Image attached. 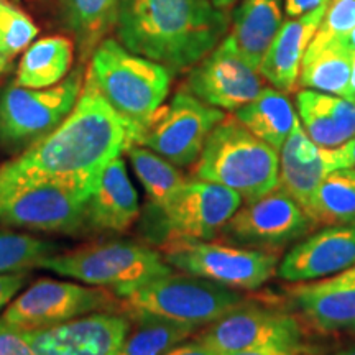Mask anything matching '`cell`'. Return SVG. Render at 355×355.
<instances>
[{"instance_id":"obj_1","label":"cell","mask_w":355,"mask_h":355,"mask_svg":"<svg viewBox=\"0 0 355 355\" xmlns=\"http://www.w3.org/2000/svg\"><path fill=\"white\" fill-rule=\"evenodd\" d=\"M128 146L125 122L87 76L68 117L19 158L0 166V194L56 184L89 198L102 170Z\"/></svg>"},{"instance_id":"obj_2","label":"cell","mask_w":355,"mask_h":355,"mask_svg":"<svg viewBox=\"0 0 355 355\" xmlns=\"http://www.w3.org/2000/svg\"><path fill=\"white\" fill-rule=\"evenodd\" d=\"M114 26L128 51L180 73L214 50L230 20L211 0H119Z\"/></svg>"},{"instance_id":"obj_3","label":"cell","mask_w":355,"mask_h":355,"mask_svg":"<svg viewBox=\"0 0 355 355\" xmlns=\"http://www.w3.org/2000/svg\"><path fill=\"white\" fill-rule=\"evenodd\" d=\"M89 78L125 122L130 145H137L144 128L166 101L171 71L128 51L117 40L104 38L92 51Z\"/></svg>"},{"instance_id":"obj_4","label":"cell","mask_w":355,"mask_h":355,"mask_svg":"<svg viewBox=\"0 0 355 355\" xmlns=\"http://www.w3.org/2000/svg\"><path fill=\"white\" fill-rule=\"evenodd\" d=\"M279 155L235 117H225L207 137L194 175L225 186L242 201H255L278 186Z\"/></svg>"},{"instance_id":"obj_5","label":"cell","mask_w":355,"mask_h":355,"mask_svg":"<svg viewBox=\"0 0 355 355\" xmlns=\"http://www.w3.org/2000/svg\"><path fill=\"white\" fill-rule=\"evenodd\" d=\"M40 268L76 278L87 285L109 286L121 298L173 273L157 250L125 241L94 243L64 255H50L40 263Z\"/></svg>"},{"instance_id":"obj_6","label":"cell","mask_w":355,"mask_h":355,"mask_svg":"<svg viewBox=\"0 0 355 355\" xmlns=\"http://www.w3.org/2000/svg\"><path fill=\"white\" fill-rule=\"evenodd\" d=\"M123 300L132 313L152 314L193 327L209 326L247 303L245 296L234 288L175 273L137 288Z\"/></svg>"},{"instance_id":"obj_7","label":"cell","mask_w":355,"mask_h":355,"mask_svg":"<svg viewBox=\"0 0 355 355\" xmlns=\"http://www.w3.org/2000/svg\"><path fill=\"white\" fill-rule=\"evenodd\" d=\"M242 202V198L225 186L198 178L188 180L165 206L148 207L145 230L166 245L183 241H211Z\"/></svg>"},{"instance_id":"obj_8","label":"cell","mask_w":355,"mask_h":355,"mask_svg":"<svg viewBox=\"0 0 355 355\" xmlns=\"http://www.w3.org/2000/svg\"><path fill=\"white\" fill-rule=\"evenodd\" d=\"M83 87V68H76L63 81L46 89L8 84L0 92V141L24 146L46 137L74 109Z\"/></svg>"},{"instance_id":"obj_9","label":"cell","mask_w":355,"mask_h":355,"mask_svg":"<svg viewBox=\"0 0 355 355\" xmlns=\"http://www.w3.org/2000/svg\"><path fill=\"white\" fill-rule=\"evenodd\" d=\"M165 260L171 268L206 278L234 290H257L277 273L279 255L232 243L183 241L168 243Z\"/></svg>"},{"instance_id":"obj_10","label":"cell","mask_w":355,"mask_h":355,"mask_svg":"<svg viewBox=\"0 0 355 355\" xmlns=\"http://www.w3.org/2000/svg\"><path fill=\"white\" fill-rule=\"evenodd\" d=\"M225 115L189 91H180L162 105L144 128L137 145L146 146L175 166H191L201 157L207 137Z\"/></svg>"},{"instance_id":"obj_11","label":"cell","mask_w":355,"mask_h":355,"mask_svg":"<svg viewBox=\"0 0 355 355\" xmlns=\"http://www.w3.org/2000/svg\"><path fill=\"white\" fill-rule=\"evenodd\" d=\"M306 211L282 189L275 188L245 202L225 222L219 237L232 245L279 254L314 229Z\"/></svg>"},{"instance_id":"obj_12","label":"cell","mask_w":355,"mask_h":355,"mask_svg":"<svg viewBox=\"0 0 355 355\" xmlns=\"http://www.w3.org/2000/svg\"><path fill=\"white\" fill-rule=\"evenodd\" d=\"M196 339L217 355L273 344H304L303 326L295 314L248 301L209 324Z\"/></svg>"},{"instance_id":"obj_13","label":"cell","mask_w":355,"mask_h":355,"mask_svg":"<svg viewBox=\"0 0 355 355\" xmlns=\"http://www.w3.org/2000/svg\"><path fill=\"white\" fill-rule=\"evenodd\" d=\"M110 304H114V300L102 290L69 282L40 279L12 301L2 314V321L20 332L37 331L107 309Z\"/></svg>"},{"instance_id":"obj_14","label":"cell","mask_w":355,"mask_h":355,"mask_svg":"<svg viewBox=\"0 0 355 355\" xmlns=\"http://www.w3.org/2000/svg\"><path fill=\"white\" fill-rule=\"evenodd\" d=\"M87 196L56 184L0 194V225L40 232L74 234L86 225Z\"/></svg>"},{"instance_id":"obj_15","label":"cell","mask_w":355,"mask_h":355,"mask_svg":"<svg viewBox=\"0 0 355 355\" xmlns=\"http://www.w3.org/2000/svg\"><path fill=\"white\" fill-rule=\"evenodd\" d=\"M261 89V74L245 63L225 40L193 66L186 83V91L204 104L230 112L254 101Z\"/></svg>"},{"instance_id":"obj_16","label":"cell","mask_w":355,"mask_h":355,"mask_svg":"<svg viewBox=\"0 0 355 355\" xmlns=\"http://www.w3.org/2000/svg\"><path fill=\"white\" fill-rule=\"evenodd\" d=\"M352 166L349 141L343 146L326 148L309 139L300 119L279 148L278 188L298 202L308 214L314 194L331 171Z\"/></svg>"},{"instance_id":"obj_17","label":"cell","mask_w":355,"mask_h":355,"mask_svg":"<svg viewBox=\"0 0 355 355\" xmlns=\"http://www.w3.org/2000/svg\"><path fill=\"white\" fill-rule=\"evenodd\" d=\"M128 331L127 318L94 313L21 336L37 355H119Z\"/></svg>"},{"instance_id":"obj_18","label":"cell","mask_w":355,"mask_h":355,"mask_svg":"<svg viewBox=\"0 0 355 355\" xmlns=\"http://www.w3.org/2000/svg\"><path fill=\"white\" fill-rule=\"evenodd\" d=\"M355 266V227L327 225L293 245L279 260L277 275L290 283H304Z\"/></svg>"},{"instance_id":"obj_19","label":"cell","mask_w":355,"mask_h":355,"mask_svg":"<svg viewBox=\"0 0 355 355\" xmlns=\"http://www.w3.org/2000/svg\"><path fill=\"white\" fill-rule=\"evenodd\" d=\"M288 295L314 331L355 334V266L326 279L298 283Z\"/></svg>"},{"instance_id":"obj_20","label":"cell","mask_w":355,"mask_h":355,"mask_svg":"<svg viewBox=\"0 0 355 355\" xmlns=\"http://www.w3.org/2000/svg\"><path fill=\"white\" fill-rule=\"evenodd\" d=\"M326 8L327 3H324L313 12L283 21L259 68L261 78L275 89L286 94L296 91L303 56L321 25Z\"/></svg>"},{"instance_id":"obj_21","label":"cell","mask_w":355,"mask_h":355,"mask_svg":"<svg viewBox=\"0 0 355 355\" xmlns=\"http://www.w3.org/2000/svg\"><path fill=\"white\" fill-rule=\"evenodd\" d=\"M140 216L139 194L121 157L107 163L86 202V225L97 230H127Z\"/></svg>"},{"instance_id":"obj_22","label":"cell","mask_w":355,"mask_h":355,"mask_svg":"<svg viewBox=\"0 0 355 355\" xmlns=\"http://www.w3.org/2000/svg\"><path fill=\"white\" fill-rule=\"evenodd\" d=\"M283 0H239L224 40L259 71L266 50L283 25Z\"/></svg>"},{"instance_id":"obj_23","label":"cell","mask_w":355,"mask_h":355,"mask_svg":"<svg viewBox=\"0 0 355 355\" xmlns=\"http://www.w3.org/2000/svg\"><path fill=\"white\" fill-rule=\"evenodd\" d=\"M301 125L319 146L336 148L355 137V102L345 97L303 89L296 94Z\"/></svg>"},{"instance_id":"obj_24","label":"cell","mask_w":355,"mask_h":355,"mask_svg":"<svg viewBox=\"0 0 355 355\" xmlns=\"http://www.w3.org/2000/svg\"><path fill=\"white\" fill-rule=\"evenodd\" d=\"M234 117L257 139L263 140L279 152L298 115L286 92L275 87H263L254 101L235 110Z\"/></svg>"},{"instance_id":"obj_25","label":"cell","mask_w":355,"mask_h":355,"mask_svg":"<svg viewBox=\"0 0 355 355\" xmlns=\"http://www.w3.org/2000/svg\"><path fill=\"white\" fill-rule=\"evenodd\" d=\"M74 44L66 37H46L35 42L17 69L15 83L28 89H46L68 76Z\"/></svg>"},{"instance_id":"obj_26","label":"cell","mask_w":355,"mask_h":355,"mask_svg":"<svg viewBox=\"0 0 355 355\" xmlns=\"http://www.w3.org/2000/svg\"><path fill=\"white\" fill-rule=\"evenodd\" d=\"M354 55L326 43L321 46H308L300 69L298 84L311 91L347 97Z\"/></svg>"},{"instance_id":"obj_27","label":"cell","mask_w":355,"mask_h":355,"mask_svg":"<svg viewBox=\"0 0 355 355\" xmlns=\"http://www.w3.org/2000/svg\"><path fill=\"white\" fill-rule=\"evenodd\" d=\"M119 0H61V20L83 56L94 51L115 25Z\"/></svg>"},{"instance_id":"obj_28","label":"cell","mask_w":355,"mask_h":355,"mask_svg":"<svg viewBox=\"0 0 355 355\" xmlns=\"http://www.w3.org/2000/svg\"><path fill=\"white\" fill-rule=\"evenodd\" d=\"M308 216L316 225L355 227V166L334 170L324 178Z\"/></svg>"},{"instance_id":"obj_29","label":"cell","mask_w":355,"mask_h":355,"mask_svg":"<svg viewBox=\"0 0 355 355\" xmlns=\"http://www.w3.org/2000/svg\"><path fill=\"white\" fill-rule=\"evenodd\" d=\"M137 178L148 196V207H162L183 188L186 178L173 163L141 145L125 150Z\"/></svg>"},{"instance_id":"obj_30","label":"cell","mask_w":355,"mask_h":355,"mask_svg":"<svg viewBox=\"0 0 355 355\" xmlns=\"http://www.w3.org/2000/svg\"><path fill=\"white\" fill-rule=\"evenodd\" d=\"M135 329L127 336L119 355H165L193 334L196 327L186 326L145 313H132Z\"/></svg>"},{"instance_id":"obj_31","label":"cell","mask_w":355,"mask_h":355,"mask_svg":"<svg viewBox=\"0 0 355 355\" xmlns=\"http://www.w3.org/2000/svg\"><path fill=\"white\" fill-rule=\"evenodd\" d=\"M56 252V243L40 241L33 235L0 230V275L40 266L44 259Z\"/></svg>"},{"instance_id":"obj_32","label":"cell","mask_w":355,"mask_h":355,"mask_svg":"<svg viewBox=\"0 0 355 355\" xmlns=\"http://www.w3.org/2000/svg\"><path fill=\"white\" fill-rule=\"evenodd\" d=\"M38 35V26L10 0H0V50L8 60L21 53Z\"/></svg>"},{"instance_id":"obj_33","label":"cell","mask_w":355,"mask_h":355,"mask_svg":"<svg viewBox=\"0 0 355 355\" xmlns=\"http://www.w3.org/2000/svg\"><path fill=\"white\" fill-rule=\"evenodd\" d=\"M355 26V0H329L316 35L311 40V46H319Z\"/></svg>"},{"instance_id":"obj_34","label":"cell","mask_w":355,"mask_h":355,"mask_svg":"<svg viewBox=\"0 0 355 355\" xmlns=\"http://www.w3.org/2000/svg\"><path fill=\"white\" fill-rule=\"evenodd\" d=\"M0 355H37L20 331L0 321Z\"/></svg>"},{"instance_id":"obj_35","label":"cell","mask_w":355,"mask_h":355,"mask_svg":"<svg viewBox=\"0 0 355 355\" xmlns=\"http://www.w3.org/2000/svg\"><path fill=\"white\" fill-rule=\"evenodd\" d=\"M26 283V275L21 272L0 275V311L13 300Z\"/></svg>"},{"instance_id":"obj_36","label":"cell","mask_w":355,"mask_h":355,"mask_svg":"<svg viewBox=\"0 0 355 355\" xmlns=\"http://www.w3.org/2000/svg\"><path fill=\"white\" fill-rule=\"evenodd\" d=\"M311 352L304 344H273L259 349L241 350L229 355H304Z\"/></svg>"},{"instance_id":"obj_37","label":"cell","mask_w":355,"mask_h":355,"mask_svg":"<svg viewBox=\"0 0 355 355\" xmlns=\"http://www.w3.org/2000/svg\"><path fill=\"white\" fill-rule=\"evenodd\" d=\"M329 0H283V7H285V13L290 19L295 17H301L304 13L313 12L314 8L324 6Z\"/></svg>"},{"instance_id":"obj_38","label":"cell","mask_w":355,"mask_h":355,"mask_svg":"<svg viewBox=\"0 0 355 355\" xmlns=\"http://www.w3.org/2000/svg\"><path fill=\"white\" fill-rule=\"evenodd\" d=\"M165 355H217L214 350L199 343L198 339L189 340V343L178 344L171 350H168Z\"/></svg>"},{"instance_id":"obj_39","label":"cell","mask_w":355,"mask_h":355,"mask_svg":"<svg viewBox=\"0 0 355 355\" xmlns=\"http://www.w3.org/2000/svg\"><path fill=\"white\" fill-rule=\"evenodd\" d=\"M327 43H336L337 46H340L343 50L349 51L350 55L355 56V26L352 30H349L347 33L340 35V37L331 40V42H327ZM324 44H326V43H324ZM309 46H311V44H309ZM319 46H321V44H319Z\"/></svg>"},{"instance_id":"obj_40","label":"cell","mask_w":355,"mask_h":355,"mask_svg":"<svg viewBox=\"0 0 355 355\" xmlns=\"http://www.w3.org/2000/svg\"><path fill=\"white\" fill-rule=\"evenodd\" d=\"M345 99H349L350 102H355V56L352 60V73H350L349 92H347V97H345Z\"/></svg>"},{"instance_id":"obj_41","label":"cell","mask_w":355,"mask_h":355,"mask_svg":"<svg viewBox=\"0 0 355 355\" xmlns=\"http://www.w3.org/2000/svg\"><path fill=\"white\" fill-rule=\"evenodd\" d=\"M211 2H212V6L220 8V10H227V8L235 6L239 0H211Z\"/></svg>"},{"instance_id":"obj_42","label":"cell","mask_w":355,"mask_h":355,"mask_svg":"<svg viewBox=\"0 0 355 355\" xmlns=\"http://www.w3.org/2000/svg\"><path fill=\"white\" fill-rule=\"evenodd\" d=\"M8 68H10V60L3 55V51L0 50V76H2L3 73H7Z\"/></svg>"},{"instance_id":"obj_43","label":"cell","mask_w":355,"mask_h":355,"mask_svg":"<svg viewBox=\"0 0 355 355\" xmlns=\"http://www.w3.org/2000/svg\"><path fill=\"white\" fill-rule=\"evenodd\" d=\"M334 355H355V343L345 345V347H343L340 350H337Z\"/></svg>"},{"instance_id":"obj_44","label":"cell","mask_w":355,"mask_h":355,"mask_svg":"<svg viewBox=\"0 0 355 355\" xmlns=\"http://www.w3.org/2000/svg\"><path fill=\"white\" fill-rule=\"evenodd\" d=\"M349 148H350V158H352V166H355V137L349 141Z\"/></svg>"},{"instance_id":"obj_45","label":"cell","mask_w":355,"mask_h":355,"mask_svg":"<svg viewBox=\"0 0 355 355\" xmlns=\"http://www.w3.org/2000/svg\"><path fill=\"white\" fill-rule=\"evenodd\" d=\"M304 355H313V354H311V352H308V354H304Z\"/></svg>"}]
</instances>
